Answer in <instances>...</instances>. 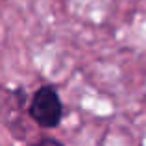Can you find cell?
<instances>
[{
  "mask_svg": "<svg viewBox=\"0 0 146 146\" xmlns=\"http://www.w3.org/2000/svg\"><path fill=\"white\" fill-rule=\"evenodd\" d=\"M28 115L41 128H57L63 120V102L54 85H41L33 93Z\"/></svg>",
  "mask_w": 146,
  "mask_h": 146,
  "instance_id": "cell-1",
  "label": "cell"
},
{
  "mask_svg": "<svg viewBox=\"0 0 146 146\" xmlns=\"http://www.w3.org/2000/svg\"><path fill=\"white\" fill-rule=\"evenodd\" d=\"M30 146H63V143L57 141V139H54V137H44V139L37 141V143H33Z\"/></svg>",
  "mask_w": 146,
  "mask_h": 146,
  "instance_id": "cell-2",
  "label": "cell"
}]
</instances>
